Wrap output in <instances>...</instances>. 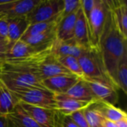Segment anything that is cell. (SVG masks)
<instances>
[{"label":"cell","mask_w":127,"mask_h":127,"mask_svg":"<svg viewBox=\"0 0 127 127\" xmlns=\"http://www.w3.org/2000/svg\"><path fill=\"white\" fill-rule=\"evenodd\" d=\"M7 23L5 19H0V36L7 40Z\"/></svg>","instance_id":"cell-31"},{"label":"cell","mask_w":127,"mask_h":127,"mask_svg":"<svg viewBox=\"0 0 127 127\" xmlns=\"http://www.w3.org/2000/svg\"><path fill=\"white\" fill-rule=\"evenodd\" d=\"M68 115H70L78 127H89L84 115V109L74 112Z\"/></svg>","instance_id":"cell-28"},{"label":"cell","mask_w":127,"mask_h":127,"mask_svg":"<svg viewBox=\"0 0 127 127\" xmlns=\"http://www.w3.org/2000/svg\"><path fill=\"white\" fill-rule=\"evenodd\" d=\"M7 40L10 43H14L19 40L29 26L25 17L13 18L7 19Z\"/></svg>","instance_id":"cell-17"},{"label":"cell","mask_w":127,"mask_h":127,"mask_svg":"<svg viewBox=\"0 0 127 127\" xmlns=\"http://www.w3.org/2000/svg\"><path fill=\"white\" fill-rule=\"evenodd\" d=\"M57 27L35 36L22 38L21 40L34 46H45L52 45L57 39Z\"/></svg>","instance_id":"cell-21"},{"label":"cell","mask_w":127,"mask_h":127,"mask_svg":"<svg viewBox=\"0 0 127 127\" xmlns=\"http://www.w3.org/2000/svg\"><path fill=\"white\" fill-rule=\"evenodd\" d=\"M78 61L84 74V77L102 80L117 88L107 73L99 48L91 46L85 49L81 56L78 58Z\"/></svg>","instance_id":"cell-3"},{"label":"cell","mask_w":127,"mask_h":127,"mask_svg":"<svg viewBox=\"0 0 127 127\" xmlns=\"http://www.w3.org/2000/svg\"><path fill=\"white\" fill-rule=\"evenodd\" d=\"M19 104L40 127H60V113L56 109L33 106L23 103Z\"/></svg>","instance_id":"cell-8"},{"label":"cell","mask_w":127,"mask_h":127,"mask_svg":"<svg viewBox=\"0 0 127 127\" xmlns=\"http://www.w3.org/2000/svg\"><path fill=\"white\" fill-rule=\"evenodd\" d=\"M109 3L121 31L127 37V5L126 1L122 0H109Z\"/></svg>","instance_id":"cell-20"},{"label":"cell","mask_w":127,"mask_h":127,"mask_svg":"<svg viewBox=\"0 0 127 127\" xmlns=\"http://www.w3.org/2000/svg\"><path fill=\"white\" fill-rule=\"evenodd\" d=\"M63 95L80 101H98L92 94L86 82L83 79H80L76 84H74L66 93L63 94Z\"/></svg>","instance_id":"cell-16"},{"label":"cell","mask_w":127,"mask_h":127,"mask_svg":"<svg viewBox=\"0 0 127 127\" xmlns=\"http://www.w3.org/2000/svg\"><path fill=\"white\" fill-rule=\"evenodd\" d=\"M63 0H39L26 16L30 25L50 21L60 16Z\"/></svg>","instance_id":"cell-5"},{"label":"cell","mask_w":127,"mask_h":127,"mask_svg":"<svg viewBox=\"0 0 127 127\" xmlns=\"http://www.w3.org/2000/svg\"><path fill=\"white\" fill-rule=\"evenodd\" d=\"M101 127H117V125H116L115 122L104 119L103 121L102 122Z\"/></svg>","instance_id":"cell-32"},{"label":"cell","mask_w":127,"mask_h":127,"mask_svg":"<svg viewBox=\"0 0 127 127\" xmlns=\"http://www.w3.org/2000/svg\"><path fill=\"white\" fill-rule=\"evenodd\" d=\"M84 115L89 127H100L105 119L99 109L97 101L91 103L84 109Z\"/></svg>","instance_id":"cell-24"},{"label":"cell","mask_w":127,"mask_h":127,"mask_svg":"<svg viewBox=\"0 0 127 127\" xmlns=\"http://www.w3.org/2000/svg\"><path fill=\"white\" fill-rule=\"evenodd\" d=\"M117 83L118 89L125 94L127 93V53H126L119 63L117 71Z\"/></svg>","instance_id":"cell-26"},{"label":"cell","mask_w":127,"mask_h":127,"mask_svg":"<svg viewBox=\"0 0 127 127\" xmlns=\"http://www.w3.org/2000/svg\"><path fill=\"white\" fill-rule=\"evenodd\" d=\"M56 100V110L62 115H71L80 109H86L94 102L77 100L63 95H54Z\"/></svg>","instance_id":"cell-15"},{"label":"cell","mask_w":127,"mask_h":127,"mask_svg":"<svg viewBox=\"0 0 127 127\" xmlns=\"http://www.w3.org/2000/svg\"><path fill=\"white\" fill-rule=\"evenodd\" d=\"M116 125H117V127H127V118L116 122Z\"/></svg>","instance_id":"cell-33"},{"label":"cell","mask_w":127,"mask_h":127,"mask_svg":"<svg viewBox=\"0 0 127 127\" xmlns=\"http://www.w3.org/2000/svg\"><path fill=\"white\" fill-rule=\"evenodd\" d=\"M58 61L72 74L78 77L80 79L84 77V74L82 71L78 59L71 56H64L57 57Z\"/></svg>","instance_id":"cell-25"},{"label":"cell","mask_w":127,"mask_h":127,"mask_svg":"<svg viewBox=\"0 0 127 127\" xmlns=\"http://www.w3.org/2000/svg\"><path fill=\"white\" fill-rule=\"evenodd\" d=\"M60 20H61V18L60 16L57 18L52 19V20H50V21H46V22H42L29 25V26L28 27L27 30L25 31V32L24 33V34L21 39L28 37V36H35V35L41 33L44 31H46L49 29L55 28L57 26V25L59 24Z\"/></svg>","instance_id":"cell-23"},{"label":"cell","mask_w":127,"mask_h":127,"mask_svg":"<svg viewBox=\"0 0 127 127\" xmlns=\"http://www.w3.org/2000/svg\"><path fill=\"white\" fill-rule=\"evenodd\" d=\"M2 40H7V39H4V38L0 36V41H2Z\"/></svg>","instance_id":"cell-35"},{"label":"cell","mask_w":127,"mask_h":127,"mask_svg":"<svg viewBox=\"0 0 127 127\" xmlns=\"http://www.w3.org/2000/svg\"><path fill=\"white\" fill-rule=\"evenodd\" d=\"M80 7L88 22L91 45L99 48L106 18V0H80Z\"/></svg>","instance_id":"cell-2"},{"label":"cell","mask_w":127,"mask_h":127,"mask_svg":"<svg viewBox=\"0 0 127 127\" xmlns=\"http://www.w3.org/2000/svg\"><path fill=\"white\" fill-rule=\"evenodd\" d=\"M80 7V0H63V9L60 13L61 19L77 12Z\"/></svg>","instance_id":"cell-27"},{"label":"cell","mask_w":127,"mask_h":127,"mask_svg":"<svg viewBox=\"0 0 127 127\" xmlns=\"http://www.w3.org/2000/svg\"><path fill=\"white\" fill-rule=\"evenodd\" d=\"M7 127H40L19 103L6 115Z\"/></svg>","instance_id":"cell-14"},{"label":"cell","mask_w":127,"mask_h":127,"mask_svg":"<svg viewBox=\"0 0 127 127\" xmlns=\"http://www.w3.org/2000/svg\"><path fill=\"white\" fill-rule=\"evenodd\" d=\"M101 127V126H100V127Z\"/></svg>","instance_id":"cell-37"},{"label":"cell","mask_w":127,"mask_h":127,"mask_svg":"<svg viewBox=\"0 0 127 127\" xmlns=\"http://www.w3.org/2000/svg\"><path fill=\"white\" fill-rule=\"evenodd\" d=\"M85 48L77 44L74 39L67 41H60L57 39L52 44L51 52L56 57L71 56L79 58Z\"/></svg>","instance_id":"cell-12"},{"label":"cell","mask_w":127,"mask_h":127,"mask_svg":"<svg viewBox=\"0 0 127 127\" xmlns=\"http://www.w3.org/2000/svg\"><path fill=\"white\" fill-rule=\"evenodd\" d=\"M60 127H78L75 122L72 120V118L70 117V115L62 114H60Z\"/></svg>","instance_id":"cell-30"},{"label":"cell","mask_w":127,"mask_h":127,"mask_svg":"<svg viewBox=\"0 0 127 127\" xmlns=\"http://www.w3.org/2000/svg\"><path fill=\"white\" fill-rule=\"evenodd\" d=\"M0 127H7L6 116L0 115Z\"/></svg>","instance_id":"cell-34"},{"label":"cell","mask_w":127,"mask_h":127,"mask_svg":"<svg viewBox=\"0 0 127 127\" xmlns=\"http://www.w3.org/2000/svg\"><path fill=\"white\" fill-rule=\"evenodd\" d=\"M107 2L106 18L100 41L99 49L107 73L118 89L117 83V71L123 56L127 53V37L121 31L114 13Z\"/></svg>","instance_id":"cell-1"},{"label":"cell","mask_w":127,"mask_h":127,"mask_svg":"<svg viewBox=\"0 0 127 127\" xmlns=\"http://www.w3.org/2000/svg\"><path fill=\"white\" fill-rule=\"evenodd\" d=\"M92 94L98 101H103L109 104L115 105L118 101V89L113 85L106 81L93 79L89 77H83Z\"/></svg>","instance_id":"cell-9"},{"label":"cell","mask_w":127,"mask_h":127,"mask_svg":"<svg viewBox=\"0 0 127 127\" xmlns=\"http://www.w3.org/2000/svg\"><path fill=\"white\" fill-rule=\"evenodd\" d=\"M0 80L10 91L28 88L45 89L42 81L28 73L1 68Z\"/></svg>","instance_id":"cell-6"},{"label":"cell","mask_w":127,"mask_h":127,"mask_svg":"<svg viewBox=\"0 0 127 127\" xmlns=\"http://www.w3.org/2000/svg\"><path fill=\"white\" fill-rule=\"evenodd\" d=\"M11 92L19 103L37 107L56 109L55 95L45 89L28 88Z\"/></svg>","instance_id":"cell-4"},{"label":"cell","mask_w":127,"mask_h":127,"mask_svg":"<svg viewBox=\"0 0 127 127\" xmlns=\"http://www.w3.org/2000/svg\"><path fill=\"white\" fill-rule=\"evenodd\" d=\"M74 74H60L54 76L42 81L44 88L54 95H63L66 93L79 80Z\"/></svg>","instance_id":"cell-10"},{"label":"cell","mask_w":127,"mask_h":127,"mask_svg":"<svg viewBox=\"0 0 127 127\" xmlns=\"http://www.w3.org/2000/svg\"><path fill=\"white\" fill-rule=\"evenodd\" d=\"M1 63H2L0 62V71H1Z\"/></svg>","instance_id":"cell-36"},{"label":"cell","mask_w":127,"mask_h":127,"mask_svg":"<svg viewBox=\"0 0 127 127\" xmlns=\"http://www.w3.org/2000/svg\"><path fill=\"white\" fill-rule=\"evenodd\" d=\"M74 39L79 45L85 49L89 48L92 46L90 42L88 22L83 14L81 7H80L77 12Z\"/></svg>","instance_id":"cell-13"},{"label":"cell","mask_w":127,"mask_h":127,"mask_svg":"<svg viewBox=\"0 0 127 127\" xmlns=\"http://www.w3.org/2000/svg\"><path fill=\"white\" fill-rule=\"evenodd\" d=\"M52 45L45 46L31 45L19 39L10 45L5 60H16L30 57L51 49Z\"/></svg>","instance_id":"cell-11"},{"label":"cell","mask_w":127,"mask_h":127,"mask_svg":"<svg viewBox=\"0 0 127 127\" xmlns=\"http://www.w3.org/2000/svg\"><path fill=\"white\" fill-rule=\"evenodd\" d=\"M77 12L62 19L57 27V39L67 41L74 39Z\"/></svg>","instance_id":"cell-18"},{"label":"cell","mask_w":127,"mask_h":127,"mask_svg":"<svg viewBox=\"0 0 127 127\" xmlns=\"http://www.w3.org/2000/svg\"><path fill=\"white\" fill-rule=\"evenodd\" d=\"M97 105L103 118L106 120L116 123L121 120L127 118L126 112L116 107L115 105L103 101H97Z\"/></svg>","instance_id":"cell-22"},{"label":"cell","mask_w":127,"mask_h":127,"mask_svg":"<svg viewBox=\"0 0 127 127\" xmlns=\"http://www.w3.org/2000/svg\"><path fill=\"white\" fill-rule=\"evenodd\" d=\"M19 103L13 92L0 80V115L6 116Z\"/></svg>","instance_id":"cell-19"},{"label":"cell","mask_w":127,"mask_h":127,"mask_svg":"<svg viewBox=\"0 0 127 127\" xmlns=\"http://www.w3.org/2000/svg\"><path fill=\"white\" fill-rule=\"evenodd\" d=\"M39 0H0V19L26 17Z\"/></svg>","instance_id":"cell-7"},{"label":"cell","mask_w":127,"mask_h":127,"mask_svg":"<svg viewBox=\"0 0 127 127\" xmlns=\"http://www.w3.org/2000/svg\"><path fill=\"white\" fill-rule=\"evenodd\" d=\"M10 45L11 43H10L8 40L0 41V62L1 63H3L5 60Z\"/></svg>","instance_id":"cell-29"}]
</instances>
